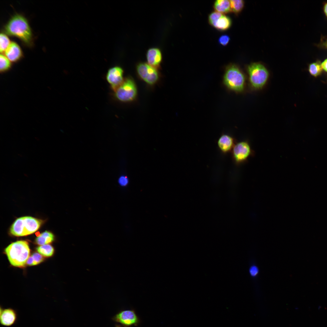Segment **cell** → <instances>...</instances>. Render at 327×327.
I'll return each mask as SVG.
<instances>
[{
  "instance_id": "1",
  "label": "cell",
  "mask_w": 327,
  "mask_h": 327,
  "mask_svg": "<svg viewBox=\"0 0 327 327\" xmlns=\"http://www.w3.org/2000/svg\"><path fill=\"white\" fill-rule=\"evenodd\" d=\"M5 30L7 34L16 37L27 45H31V30L28 21L22 15L16 14L13 16L5 25Z\"/></svg>"
},
{
  "instance_id": "2",
  "label": "cell",
  "mask_w": 327,
  "mask_h": 327,
  "mask_svg": "<svg viewBox=\"0 0 327 327\" xmlns=\"http://www.w3.org/2000/svg\"><path fill=\"white\" fill-rule=\"evenodd\" d=\"M10 264L13 266L24 267L30 256V250L28 242L25 240L12 243L5 249Z\"/></svg>"
},
{
  "instance_id": "3",
  "label": "cell",
  "mask_w": 327,
  "mask_h": 327,
  "mask_svg": "<svg viewBox=\"0 0 327 327\" xmlns=\"http://www.w3.org/2000/svg\"><path fill=\"white\" fill-rule=\"evenodd\" d=\"M223 81L226 87L230 91L240 92L244 90L245 76L240 68L234 64H231L226 67Z\"/></svg>"
},
{
  "instance_id": "4",
  "label": "cell",
  "mask_w": 327,
  "mask_h": 327,
  "mask_svg": "<svg viewBox=\"0 0 327 327\" xmlns=\"http://www.w3.org/2000/svg\"><path fill=\"white\" fill-rule=\"evenodd\" d=\"M42 223L41 220L29 216H25L17 219L12 225L10 232L18 236L30 235L36 231Z\"/></svg>"
},
{
  "instance_id": "5",
  "label": "cell",
  "mask_w": 327,
  "mask_h": 327,
  "mask_svg": "<svg viewBox=\"0 0 327 327\" xmlns=\"http://www.w3.org/2000/svg\"><path fill=\"white\" fill-rule=\"evenodd\" d=\"M247 71L251 87L255 90L262 88L269 77V72L266 68L259 63H253L247 66Z\"/></svg>"
},
{
  "instance_id": "6",
  "label": "cell",
  "mask_w": 327,
  "mask_h": 327,
  "mask_svg": "<svg viewBox=\"0 0 327 327\" xmlns=\"http://www.w3.org/2000/svg\"><path fill=\"white\" fill-rule=\"evenodd\" d=\"M115 96L119 101L128 102L134 101L137 95V89L133 80L130 78L124 79L114 91Z\"/></svg>"
},
{
  "instance_id": "7",
  "label": "cell",
  "mask_w": 327,
  "mask_h": 327,
  "mask_svg": "<svg viewBox=\"0 0 327 327\" xmlns=\"http://www.w3.org/2000/svg\"><path fill=\"white\" fill-rule=\"evenodd\" d=\"M136 71L139 77L150 85L155 84L158 81L159 75L157 69L145 62H140L137 65Z\"/></svg>"
},
{
  "instance_id": "8",
  "label": "cell",
  "mask_w": 327,
  "mask_h": 327,
  "mask_svg": "<svg viewBox=\"0 0 327 327\" xmlns=\"http://www.w3.org/2000/svg\"><path fill=\"white\" fill-rule=\"evenodd\" d=\"M112 320L125 327L137 326L140 320L134 309L120 311L112 318Z\"/></svg>"
},
{
  "instance_id": "9",
  "label": "cell",
  "mask_w": 327,
  "mask_h": 327,
  "mask_svg": "<svg viewBox=\"0 0 327 327\" xmlns=\"http://www.w3.org/2000/svg\"><path fill=\"white\" fill-rule=\"evenodd\" d=\"M232 157L234 162L239 164L247 160L252 153L251 147L246 141H243L235 144L232 151Z\"/></svg>"
},
{
  "instance_id": "10",
  "label": "cell",
  "mask_w": 327,
  "mask_h": 327,
  "mask_svg": "<svg viewBox=\"0 0 327 327\" xmlns=\"http://www.w3.org/2000/svg\"><path fill=\"white\" fill-rule=\"evenodd\" d=\"M123 75V70L119 66L114 67L108 71L106 80L114 91L124 81V79Z\"/></svg>"
},
{
  "instance_id": "11",
  "label": "cell",
  "mask_w": 327,
  "mask_h": 327,
  "mask_svg": "<svg viewBox=\"0 0 327 327\" xmlns=\"http://www.w3.org/2000/svg\"><path fill=\"white\" fill-rule=\"evenodd\" d=\"M17 318V312L12 308L1 309L0 322L2 326L9 327L13 325L16 322Z\"/></svg>"
},
{
  "instance_id": "12",
  "label": "cell",
  "mask_w": 327,
  "mask_h": 327,
  "mask_svg": "<svg viewBox=\"0 0 327 327\" xmlns=\"http://www.w3.org/2000/svg\"><path fill=\"white\" fill-rule=\"evenodd\" d=\"M217 144L221 152L226 154L232 151L236 144L235 139L232 136L223 134L219 138Z\"/></svg>"
},
{
  "instance_id": "13",
  "label": "cell",
  "mask_w": 327,
  "mask_h": 327,
  "mask_svg": "<svg viewBox=\"0 0 327 327\" xmlns=\"http://www.w3.org/2000/svg\"><path fill=\"white\" fill-rule=\"evenodd\" d=\"M147 63L157 69L160 67L162 60V56L160 49L153 48L149 49L146 54Z\"/></svg>"
},
{
  "instance_id": "14",
  "label": "cell",
  "mask_w": 327,
  "mask_h": 327,
  "mask_svg": "<svg viewBox=\"0 0 327 327\" xmlns=\"http://www.w3.org/2000/svg\"><path fill=\"white\" fill-rule=\"evenodd\" d=\"M5 56L11 62H14L19 61L22 56L20 47L17 43L14 42H11L5 52Z\"/></svg>"
},
{
  "instance_id": "15",
  "label": "cell",
  "mask_w": 327,
  "mask_h": 327,
  "mask_svg": "<svg viewBox=\"0 0 327 327\" xmlns=\"http://www.w3.org/2000/svg\"><path fill=\"white\" fill-rule=\"evenodd\" d=\"M231 24L232 21L230 17L222 14L211 26L218 30L223 31L229 28Z\"/></svg>"
},
{
  "instance_id": "16",
  "label": "cell",
  "mask_w": 327,
  "mask_h": 327,
  "mask_svg": "<svg viewBox=\"0 0 327 327\" xmlns=\"http://www.w3.org/2000/svg\"><path fill=\"white\" fill-rule=\"evenodd\" d=\"M213 8L215 11L223 14L231 12L230 0H216L214 3Z\"/></svg>"
},
{
  "instance_id": "17",
  "label": "cell",
  "mask_w": 327,
  "mask_h": 327,
  "mask_svg": "<svg viewBox=\"0 0 327 327\" xmlns=\"http://www.w3.org/2000/svg\"><path fill=\"white\" fill-rule=\"evenodd\" d=\"M54 239V236L51 233L45 231L42 233L35 239V242L38 245H42L49 244Z\"/></svg>"
},
{
  "instance_id": "18",
  "label": "cell",
  "mask_w": 327,
  "mask_h": 327,
  "mask_svg": "<svg viewBox=\"0 0 327 327\" xmlns=\"http://www.w3.org/2000/svg\"><path fill=\"white\" fill-rule=\"evenodd\" d=\"M37 250L42 256L47 257L51 256L54 251L53 247L49 244L40 245L37 248Z\"/></svg>"
},
{
  "instance_id": "19",
  "label": "cell",
  "mask_w": 327,
  "mask_h": 327,
  "mask_svg": "<svg viewBox=\"0 0 327 327\" xmlns=\"http://www.w3.org/2000/svg\"><path fill=\"white\" fill-rule=\"evenodd\" d=\"M11 61L5 56L1 54L0 55V71L4 73L9 70L11 68Z\"/></svg>"
},
{
  "instance_id": "20",
  "label": "cell",
  "mask_w": 327,
  "mask_h": 327,
  "mask_svg": "<svg viewBox=\"0 0 327 327\" xmlns=\"http://www.w3.org/2000/svg\"><path fill=\"white\" fill-rule=\"evenodd\" d=\"M321 64L315 62L310 64L309 67V71L312 75L316 77L320 75L322 71Z\"/></svg>"
},
{
  "instance_id": "21",
  "label": "cell",
  "mask_w": 327,
  "mask_h": 327,
  "mask_svg": "<svg viewBox=\"0 0 327 327\" xmlns=\"http://www.w3.org/2000/svg\"><path fill=\"white\" fill-rule=\"evenodd\" d=\"M231 12L237 14L243 9L244 2L242 0H230Z\"/></svg>"
},
{
  "instance_id": "22",
  "label": "cell",
  "mask_w": 327,
  "mask_h": 327,
  "mask_svg": "<svg viewBox=\"0 0 327 327\" xmlns=\"http://www.w3.org/2000/svg\"><path fill=\"white\" fill-rule=\"evenodd\" d=\"M11 42L5 34L2 33L0 35V51L1 53L5 52L10 45Z\"/></svg>"
},
{
  "instance_id": "23",
  "label": "cell",
  "mask_w": 327,
  "mask_h": 327,
  "mask_svg": "<svg viewBox=\"0 0 327 327\" xmlns=\"http://www.w3.org/2000/svg\"><path fill=\"white\" fill-rule=\"evenodd\" d=\"M33 260V266L37 265L42 262L44 258L39 253H35L31 256Z\"/></svg>"
},
{
  "instance_id": "24",
  "label": "cell",
  "mask_w": 327,
  "mask_h": 327,
  "mask_svg": "<svg viewBox=\"0 0 327 327\" xmlns=\"http://www.w3.org/2000/svg\"><path fill=\"white\" fill-rule=\"evenodd\" d=\"M230 39V37L227 35H223L220 36L219 38L218 42L221 45L225 46L229 43Z\"/></svg>"
},
{
  "instance_id": "25",
  "label": "cell",
  "mask_w": 327,
  "mask_h": 327,
  "mask_svg": "<svg viewBox=\"0 0 327 327\" xmlns=\"http://www.w3.org/2000/svg\"><path fill=\"white\" fill-rule=\"evenodd\" d=\"M249 271L250 276L253 277H255L258 274L259 269L256 265H253L250 267Z\"/></svg>"
},
{
  "instance_id": "26",
  "label": "cell",
  "mask_w": 327,
  "mask_h": 327,
  "mask_svg": "<svg viewBox=\"0 0 327 327\" xmlns=\"http://www.w3.org/2000/svg\"><path fill=\"white\" fill-rule=\"evenodd\" d=\"M118 182L121 186H125L128 183V180L126 176H122L119 178Z\"/></svg>"
},
{
  "instance_id": "27",
  "label": "cell",
  "mask_w": 327,
  "mask_h": 327,
  "mask_svg": "<svg viewBox=\"0 0 327 327\" xmlns=\"http://www.w3.org/2000/svg\"><path fill=\"white\" fill-rule=\"evenodd\" d=\"M321 64L322 69L327 72V58Z\"/></svg>"
},
{
  "instance_id": "28",
  "label": "cell",
  "mask_w": 327,
  "mask_h": 327,
  "mask_svg": "<svg viewBox=\"0 0 327 327\" xmlns=\"http://www.w3.org/2000/svg\"><path fill=\"white\" fill-rule=\"evenodd\" d=\"M33 260L31 256H30L27 260L26 264L29 266H33Z\"/></svg>"
},
{
  "instance_id": "29",
  "label": "cell",
  "mask_w": 327,
  "mask_h": 327,
  "mask_svg": "<svg viewBox=\"0 0 327 327\" xmlns=\"http://www.w3.org/2000/svg\"><path fill=\"white\" fill-rule=\"evenodd\" d=\"M323 10L325 15L327 17V3H326L324 5L323 7Z\"/></svg>"
},
{
  "instance_id": "30",
  "label": "cell",
  "mask_w": 327,
  "mask_h": 327,
  "mask_svg": "<svg viewBox=\"0 0 327 327\" xmlns=\"http://www.w3.org/2000/svg\"><path fill=\"white\" fill-rule=\"evenodd\" d=\"M114 327H125L123 326H122L121 325L116 324Z\"/></svg>"
},
{
  "instance_id": "31",
  "label": "cell",
  "mask_w": 327,
  "mask_h": 327,
  "mask_svg": "<svg viewBox=\"0 0 327 327\" xmlns=\"http://www.w3.org/2000/svg\"><path fill=\"white\" fill-rule=\"evenodd\" d=\"M324 45L325 47L327 48V40L325 43Z\"/></svg>"
}]
</instances>
